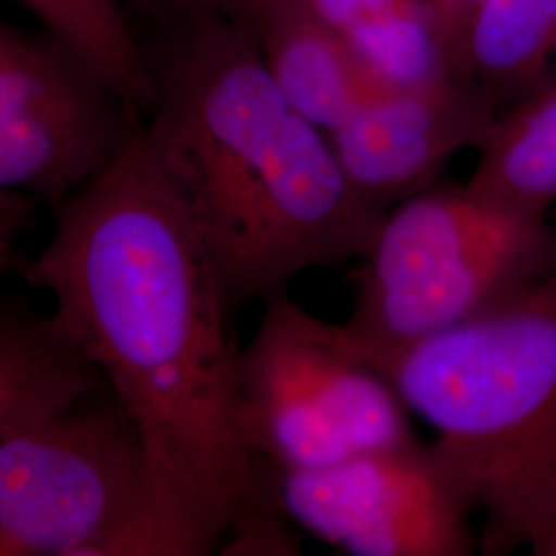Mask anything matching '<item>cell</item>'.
Here are the masks:
<instances>
[{
	"label": "cell",
	"instance_id": "cell-1",
	"mask_svg": "<svg viewBox=\"0 0 556 556\" xmlns=\"http://www.w3.org/2000/svg\"><path fill=\"white\" fill-rule=\"evenodd\" d=\"M54 211L23 275L139 431L149 505L142 556H204L239 517L277 507L243 439L233 314L142 130Z\"/></svg>",
	"mask_w": 556,
	"mask_h": 556
},
{
	"label": "cell",
	"instance_id": "cell-2",
	"mask_svg": "<svg viewBox=\"0 0 556 556\" xmlns=\"http://www.w3.org/2000/svg\"><path fill=\"white\" fill-rule=\"evenodd\" d=\"M147 48L155 96L142 130L233 316L367 250L388 211L358 197L243 23L181 21Z\"/></svg>",
	"mask_w": 556,
	"mask_h": 556
},
{
	"label": "cell",
	"instance_id": "cell-3",
	"mask_svg": "<svg viewBox=\"0 0 556 556\" xmlns=\"http://www.w3.org/2000/svg\"><path fill=\"white\" fill-rule=\"evenodd\" d=\"M383 374L482 516L486 556L556 530V241L532 273Z\"/></svg>",
	"mask_w": 556,
	"mask_h": 556
},
{
	"label": "cell",
	"instance_id": "cell-4",
	"mask_svg": "<svg viewBox=\"0 0 556 556\" xmlns=\"http://www.w3.org/2000/svg\"><path fill=\"white\" fill-rule=\"evenodd\" d=\"M556 227L435 184L394 204L358 256L355 305L342 324L378 369L475 316L548 256Z\"/></svg>",
	"mask_w": 556,
	"mask_h": 556
},
{
	"label": "cell",
	"instance_id": "cell-5",
	"mask_svg": "<svg viewBox=\"0 0 556 556\" xmlns=\"http://www.w3.org/2000/svg\"><path fill=\"white\" fill-rule=\"evenodd\" d=\"M238 388L243 439L270 470H314L417 439L392 379L342 324L287 291L264 299L258 328L239 349Z\"/></svg>",
	"mask_w": 556,
	"mask_h": 556
},
{
	"label": "cell",
	"instance_id": "cell-6",
	"mask_svg": "<svg viewBox=\"0 0 556 556\" xmlns=\"http://www.w3.org/2000/svg\"><path fill=\"white\" fill-rule=\"evenodd\" d=\"M149 470L103 383L0 441V556H142Z\"/></svg>",
	"mask_w": 556,
	"mask_h": 556
},
{
	"label": "cell",
	"instance_id": "cell-7",
	"mask_svg": "<svg viewBox=\"0 0 556 556\" xmlns=\"http://www.w3.org/2000/svg\"><path fill=\"white\" fill-rule=\"evenodd\" d=\"M278 511L355 556H468L475 507L433 445L418 439L314 470H270Z\"/></svg>",
	"mask_w": 556,
	"mask_h": 556
},
{
	"label": "cell",
	"instance_id": "cell-8",
	"mask_svg": "<svg viewBox=\"0 0 556 556\" xmlns=\"http://www.w3.org/2000/svg\"><path fill=\"white\" fill-rule=\"evenodd\" d=\"M139 118L56 38L0 21V192L56 206Z\"/></svg>",
	"mask_w": 556,
	"mask_h": 556
},
{
	"label": "cell",
	"instance_id": "cell-9",
	"mask_svg": "<svg viewBox=\"0 0 556 556\" xmlns=\"http://www.w3.org/2000/svg\"><path fill=\"white\" fill-rule=\"evenodd\" d=\"M501 114L472 83L445 75L379 91L328 137L358 197L390 211L435 186L457 153L478 151Z\"/></svg>",
	"mask_w": 556,
	"mask_h": 556
},
{
	"label": "cell",
	"instance_id": "cell-10",
	"mask_svg": "<svg viewBox=\"0 0 556 556\" xmlns=\"http://www.w3.org/2000/svg\"><path fill=\"white\" fill-rule=\"evenodd\" d=\"M243 25L287 100L328 135L386 89L309 0H260Z\"/></svg>",
	"mask_w": 556,
	"mask_h": 556
},
{
	"label": "cell",
	"instance_id": "cell-11",
	"mask_svg": "<svg viewBox=\"0 0 556 556\" xmlns=\"http://www.w3.org/2000/svg\"><path fill=\"white\" fill-rule=\"evenodd\" d=\"M447 68L509 110L556 79V0H477L447 43Z\"/></svg>",
	"mask_w": 556,
	"mask_h": 556
},
{
	"label": "cell",
	"instance_id": "cell-12",
	"mask_svg": "<svg viewBox=\"0 0 556 556\" xmlns=\"http://www.w3.org/2000/svg\"><path fill=\"white\" fill-rule=\"evenodd\" d=\"M103 383L54 316L0 303V441Z\"/></svg>",
	"mask_w": 556,
	"mask_h": 556
},
{
	"label": "cell",
	"instance_id": "cell-13",
	"mask_svg": "<svg viewBox=\"0 0 556 556\" xmlns=\"http://www.w3.org/2000/svg\"><path fill=\"white\" fill-rule=\"evenodd\" d=\"M464 184L517 213L548 217L556 204V79L498 116Z\"/></svg>",
	"mask_w": 556,
	"mask_h": 556
},
{
	"label": "cell",
	"instance_id": "cell-14",
	"mask_svg": "<svg viewBox=\"0 0 556 556\" xmlns=\"http://www.w3.org/2000/svg\"><path fill=\"white\" fill-rule=\"evenodd\" d=\"M381 87L452 75L429 0H309Z\"/></svg>",
	"mask_w": 556,
	"mask_h": 556
},
{
	"label": "cell",
	"instance_id": "cell-15",
	"mask_svg": "<svg viewBox=\"0 0 556 556\" xmlns=\"http://www.w3.org/2000/svg\"><path fill=\"white\" fill-rule=\"evenodd\" d=\"M50 34L140 118L151 110L155 85L147 41L122 0H9Z\"/></svg>",
	"mask_w": 556,
	"mask_h": 556
},
{
	"label": "cell",
	"instance_id": "cell-16",
	"mask_svg": "<svg viewBox=\"0 0 556 556\" xmlns=\"http://www.w3.org/2000/svg\"><path fill=\"white\" fill-rule=\"evenodd\" d=\"M220 555H298V540L289 519L277 507H258L229 528L219 546Z\"/></svg>",
	"mask_w": 556,
	"mask_h": 556
},
{
	"label": "cell",
	"instance_id": "cell-17",
	"mask_svg": "<svg viewBox=\"0 0 556 556\" xmlns=\"http://www.w3.org/2000/svg\"><path fill=\"white\" fill-rule=\"evenodd\" d=\"M260 0H132L157 27L181 21L223 17L245 23Z\"/></svg>",
	"mask_w": 556,
	"mask_h": 556
},
{
	"label": "cell",
	"instance_id": "cell-18",
	"mask_svg": "<svg viewBox=\"0 0 556 556\" xmlns=\"http://www.w3.org/2000/svg\"><path fill=\"white\" fill-rule=\"evenodd\" d=\"M40 200L0 192V278L21 273L27 266V260L21 258V233L31 225Z\"/></svg>",
	"mask_w": 556,
	"mask_h": 556
},
{
	"label": "cell",
	"instance_id": "cell-19",
	"mask_svg": "<svg viewBox=\"0 0 556 556\" xmlns=\"http://www.w3.org/2000/svg\"><path fill=\"white\" fill-rule=\"evenodd\" d=\"M431 9L438 20L439 34L445 46V56H447V43L452 36L456 34L459 23L466 20L470 9L477 4V0H429Z\"/></svg>",
	"mask_w": 556,
	"mask_h": 556
},
{
	"label": "cell",
	"instance_id": "cell-20",
	"mask_svg": "<svg viewBox=\"0 0 556 556\" xmlns=\"http://www.w3.org/2000/svg\"><path fill=\"white\" fill-rule=\"evenodd\" d=\"M534 556H556V530L551 534V536L546 538L540 546H538L536 551L532 553Z\"/></svg>",
	"mask_w": 556,
	"mask_h": 556
}]
</instances>
